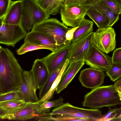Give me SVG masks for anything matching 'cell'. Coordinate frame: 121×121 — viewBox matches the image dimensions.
<instances>
[{"label": "cell", "instance_id": "1", "mask_svg": "<svg viewBox=\"0 0 121 121\" xmlns=\"http://www.w3.org/2000/svg\"><path fill=\"white\" fill-rule=\"evenodd\" d=\"M23 70L13 54L0 47V95L19 90Z\"/></svg>", "mask_w": 121, "mask_h": 121}, {"label": "cell", "instance_id": "2", "mask_svg": "<svg viewBox=\"0 0 121 121\" xmlns=\"http://www.w3.org/2000/svg\"><path fill=\"white\" fill-rule=\"evenodd\" d=\"M82 104L84 107L98 109L121 104V100L117 88L112 85L93 89L85 95Z\"/></svg>", "mask_w": 121, "mask_h": 121}, {"label": "cell", "instance_id": "3", "mask_svg": "<svg viewBox=\"0 0 121 121\" xmlns=\"http://www.w3.org/2000/svg\"><path fill=\"white\" fill-rule=\"evenodd\" d=\"M69 29L56 18H52L34 24L31 31H38L44 34L59 46L67 41L66 35Z\"/></svg>", "mask_w": 121, "mask_h": 121}, {"label": "cell", "instance_id": "4", "mask_svg": "<svg viewBox=\"0 0 121 121\" xmlns=\"http://www.w3.org/2000/svg\"><path fill=\"white\" fill-rule=\"evenodd\" d=\"M52 116H58L77 119H86L89 121H101L103 118L98 109H86L74 106L67 103L55 108L50 113Z\"/></svg>", "mask_w": 121, "mask_h": 121}, {"label": "cell", "instance_id": "5", "mask_svg": "<svg viewBox=\"0 0 121 121\" xmlns=\"http://www.w3.org/2000/svg\"><path fill=\"white\" fill-rule=\"evenodd\" d=\"M91 7L81 5L63 6L60 13L62 23L67 26L77 27L85 19L87 10Z\"/></svg>", "mask_w": 121, "mask_h": 121}, {"label": "cell", "instance_id": "6", "mask_svg": "<svg viewBox=\"0 0 121 121\" xmlns=\"http://www.w3.org/2000/svg\"><path fill=\"white\" fill-rule=\"evenodd\" d=\"M116 34L111 27L98 29L93 32L92 43L98 49L108 54L115 48Z\"/></svg>", "mask_w": 121, "mask_h": 121}, {"label": "cell", "instance_id": "7", "mask_svg": "<svg viewBox=\"0 0 121 121\" xmlns=\"http://www.w3.org/2000/svg\"><path fill=\"white\" fill-rule=\"evenodd\" d=\"M84 60L91 67L106 72L112 64V57L98 49L93 43L84 57Z\"/></svg>", "mask_w": 121, "mask_h": 121}, {"label": "cell", "instance_id": "8", "mask_svg": "<svg viewBox=\"0 0 121 121\" xmlns=\"http://www.w3.org/2000/svg\"><path fill=\"white\" fill-rule=\"evenodd\" d=\"M26 34L21 25L6 24L0 21V44L14 47Z\"/></svg>", "mask_w": 121, "mask_h": 121}, {"label": "cell", "instance_id": "9", "mask_svg": "<svg viewBox=\"0 0 121 121\" xmlns=\"http://www.w3.org/2000/svg\"><path fill=\"white\" fill-rule=\"evenodd\" d=\"M71 43V40H67L52 53L40 59L46 66L49 74L64 62L69 59Z\"/></svg>", "mask_w": 121, "mask_h": 121}, {"label": "cell", "instance_id": "10", "mask_svg": "<svg viewBox=\"0 0 121 121\" xmlns=\"http://www.w3.org/2000/svg\"><path fill=\"white\" fill-rule=\"evenodd\" d=\"M22 81L19 91L23 96L24 101L27 103H37L39 99L36 91L37 86L31 71L23 70Z\"/></svg>", "mask_w": 121, "mask_h": 121}, {"label": "cell", "instance_id": "11", "mask_svg": "<svg viewBox=\"0 0 121 121\" xmlns=\"http://www.w3.org/2000/svg\"><path fill=\"white\" fill-rule=\"evenodd\" d=\"M105 76L104 71L91 67L81 71L79 80L83 87L93 89L101 85Z\"/></svg>", "mask_w": 121, "mask_h": 121}, {"label": "cell", "instance_id": "12", "mask_svg": "<svg viewBox=\"0 0 121 121\" xmlns=\"http://www.w3.org/2000/svg\"><path fill=\"white\" fill-rule=\"evenodd\" d=\"M40 108V104L37 103H28L24 107L14 114L6 115L1 119L16 121H25L36 118L46 114Z\"/></svg>", "mask_w": 121, "mask_h": 121}, {"label": "cell", "instance_id": "13", "mask_svg": "<svg viewBox=\"0 0 121 121\" xmlns=\"http://www.w3.org/2000/svg\"><path fill=\"white\" fill-rule=\"evenodd\" d=\"M85 63L83 57H78L70 61L69 66L63 73L56 88L55 91L56 93H59L67 87Z\"/></svg>", "mask_w": 121, "mask_h": 121}, {"label": "cell", "instance_id": "14", "mask_svg": "<svg viewBox=\"0 0 121 121\" xmlns=\"http://www.w3.org/2000/svg\"><path fill=\"white\" fill-rule=\"evenodd\" d=\"M93 32L71 43L69 60L72 61L78 57H83L92 43Z\"/></svg>", "mask_w": 121, "mask_h": 121}, {"label": "cell", "instance_id": "15", "mask_svg": "<svg viewBox=\"0 0 121 121\" xmlns=\"http://www.w3.org/2000/svg\"><path fill=\"white\" fill-rule=\"evenodd\" d=\"M25 41L44 47L52 52L59 46L54 41L45 34L36 31H31L28 33L25 37L24 41Z\"/></svg>", "mask_w": 121, "mask_h": 121}, {"label": "cell", "instance_id": "16", "mask_svg": "<svg viewBox=\"0 0 121 121\" xmlns=\"http://www.w3.org/2000/svg\"><path fill=\"white\" fill-rule=\"evenodd\" d=\"M22 9V0L12 1L6 14L0 20L6 24L20 25Z\"/></svg>", "mask_w": 121, "mask_h": 121}, {"label": "cell", "instance_id": "17", "mask_svg": "<svg viewBox=\"0 0 121 121\" xmlns=\"http://www.w3.org/2000/svg\"><path fill=\"white\" fill-rule=\"evenodd\" d=\"M31 71L37 88L40 91L49 75L48 69L45 64L40 59H38L34 62Z\"/></svg>", "mask_w": 121, "mask_h": 121}, {"label": "cell", "instance_id": "18", "mask_svg": "<svg viewBox=\"0 0 121 121\" xmlns=\"http://www.w3.org/2000/svg\"><path fill=\"white\" fill-rule=\"evenodd\" d=\"M32 17L34 24L49 18L50 16L37 3L35 0H22Z\"/></svg>", "mask_w": 121, "mask_h": 121}, {"label": "cell", "instance_id": "19", "mask_svg": "<svg viewBox=\"0 0 121 121\" xmlns=\"http://www.w3.org/2000/svg\"><path fill=\"white\" fill-rule=\"evenodd\" d=\"M28 103L21 100H12L0 102V118L7 114L14 113Z\"/></svg>", "mask_w": 121, "mask_h": 121}, {"label": "cell", "instance_id": "20", "mask_svg": "<svg viewBox=\"0 0 121 121\" xmlns=\"http://www.w3.org/2000/svg\"><path fill=\"white\" fill-rule=\"evenodd\" d=\"M86 14L95 22L98 29H101L109 27L108 18L92 6L87 10Z\"/></svg>", "mask_w": 121, "mask_h": 121}, {"label": "cell", "instance_id": "21", "mask_svg": "<svg viewBox=\"0 0 121 121\" xmlns=\"http://www.w3.org/2000/svg\"><path fill=\"white\" fill-rule=\"evenodd\" d=\"M93 22L84 19L76 27L73 34L71 42H73L93 32Z\"/></svg>", "mask_w": 121, "mask_h": 121}, {"label": "cell", "instance_id": "22", "mask_svg": "<svg viewBox=\"0 0 121 121\" xmlns=\"http://www.w3.org/2000/svg\"><path fill=\"white\" fill-rule=\"evenodd\" d=\"M66 61L64 62L49 74L46 82L41 90L39 91V100L43 97L48 92L53 82L62 70Z\"/></svg>", "mask_w": 121, "mask_h": 121}, {"label": "cell", "instance_id": "23", "mask_svg": "<svg viewBox=\"0 0 121 121\" xmlns=\"http://www.w3.org/2000/svg\"><path fill=\"white\" fill-rule=\"evenodd\" d=\"M92 7L106 16L109 21V26L111 27L119 19V15L114 13L104 3L99 1Z\"/></svg>", "mask_w": 121, "mask_h": 121}, {"label": "cell", "instance_id": "24", "mask_svg": "<svg viewBox=\"0 0 121 121\" xmlns=\"http://www.w3.org/2000/svg\"><path fill=\"white\" fill-rule=\"evenodd\" d=\"M69 59L67 60L64 67L58 76L53 82L48 92L36 103L41 104L45 102L49 101L53 98L54 92L60 81L62 75L69 66Z\"/></svg>", "mask_w": 121, "mask_h": 121}, {"label": "cell", "instance_id": "25", "mask_svg": "<svg viewBox=\"0 0 121 121\" xmlns=\"http://www.w3.org/2000/svg\"><path fill=\"white\" fill-rule=\"evenodd\" d=\"M22 5L20 25L27 34L32 28L34 23L32 17L27 9L22 4Z\"/></svg>", "mask_w": 121, "mask_h": 121}, {"label": "cell", "instance_id": "26", "mask_svg": "<svg viewBox=\"0 0 121 121\" xmlns=\"http://www.w3.org/2000/svg\"><path fill=\"white\" fill-rule=\"evenodd\" d=\"M42 49H48L47 48L44 47L25 41H24V43L17 50L16 52L18 55H21L29 52Z\"/></svg>", "mask_w": 121, "mask_h": 121}, {"label": "cell", "instance_id": "27", "mask_svg": "<svg viewBox=\"0 0 121 121\" xmlns=\"http://www.w3.org/2000/svg\"><path fill=\"white\" fill-rule=\"evenodd\" d=\"M106 73L111 81H116L121 77V63L112 64Z\"/></svg>", "mask_w": 121, "mask_h": 121}, {"label": "cell", "instance_id": "28", "mask_svg": "<svg viewBox=\"0 0 121 121\" xmlns=\"http://www.w3.org/2000/svg\"><path fill=\"white\" fill-rule=\"evenodd\" d=\"M63 101V99L61 97H60L58 99L47 101L40 104V108L44 112H50L49 109L50 108L61 106L64 104Z\"/></svg>", "mask_w": 121, "mask_h": 121}, {"label": "cell", "instance_id": "29", "mask_svg": "<svg viewBox=\"0 0 121 121\" xmlns=\"http://www.w3.org/2000/svg\"><path fill=\"white\" fill-rule=\"evenodd\" d=\"M65 1V0H52L46 12L49 15H56L64 5Z\"/></svg>", "mask_w": 121, "mask_h": 121}, {"label": "cell", "instance_id": "30", "mask_svg": "<svg viewBox=\"0 0 121 121\" xmlns=\"http://www.w3.org/2000/svg\"><path fill=\"white\" fill-rule=\"evenodd\" d=\"M12 100L24 101L23 96L19 91L0 95V102Z\"/></svg>", "mask_w": 121, "mask_h": 121}, {"label": "cell", "instance_id": "31", "mask_svg": "<svg viewBox=\"0 0 121 121\" xmlns=\"http://www.w3.org/2000/svg\"><path fill=\"white\" fill-rule=\"evenodd\" d=\"M109 7L115 14H121V0H100Z\"/></svg>", "mask_w": 121, "mask_h": 121}, {"label": "cell", "instance_id": "32", "mask_svg": "<svg viewBox=\"0 0 121 121\" xmlns=\"http://www.w3.org/2000/svg\"><path fill=\"white\" fill-rule=\"evenodd\" d=\"M111 107H108L109 111L106 114L103 115V118L101 121H115L116 118L119 117L121 112L120 108H112Z\"/></svg>", "mask_w": 121, "mask_h": 121}, {"label": "cell", "instance_id": "33", "mask_svg": "<svg viewBox=\"0 0 121 121\" xmlns=\"http://www.w3.org/2000/svg\"><path fill=\"white\" fill-rule=\"evenodd\" d=\"M100 0H65V5L66 6L81 5L92 6Z\"/></svg>", "mask_w": 121, "mask_h": 121}, {"label": "cell", "instance_id": "34", "mask_svg": "<svg viewBox=\"0 0 121 121\" xmlns=\"http://www.w3.org/2000/svg\"><path fill=\"white\" fill-rule=\"evenodd\" d=\"M12 1L0 0V19H2L7 12Z\"/></svg>", "mask_w": 121, "mask_h": 121}, {"label": "cell", "instance_id": "35", "mask_svg": "<svg viewBox=\"0 0 121 121\" xmlns=\"http://www.w3.org/2000/svg\"><path fill=\"white\" fill-rule=\"evenodd\" d=\"M112 64L121 63V48L116 49L112 57Z\"/></svg>", "mask_w": 121, "mask_h": 121}, {"label": "cell", "instance_id": "36", "mask_svg": "<svg viewBox=\"0 0 121 121\" xmlns=\"http://www.w3.org/2000/svg\"><path fill=\"white\" fill-rule=\"evenodd\" d=\"M37 3L46 12L52 0H35Z\"/></svg>", "mask_w": 121, "mask_h": 121}, {"label": "cell", "instance_id": "37", "mask_svg": "<svg viewBox=\"0 0 121 121\" xmlns=\"http://www.w3.org/2000/svg\"><path fill=\"white\" fill-rule=\"evenodd\" d=\"M76 27L69 28L67 32L66 35V37L67 40H71L72 39L73 33Z\"/></svg>", "mask_w": 121, "mask_h": 121}, {"label": "cell", "instance_id": "38", "mask_svg": "<svg viewBox=\"0 0 121 121\" xmlns=\"http://www.w3.org/2000/svg\"><path fill=\"white\" fill-rule=\"evenodd\" d=\"M114 85L117 88L121 87V77L115 81Z\"/></svg>", "mask_w": 121, "mask_h": 121}, {"label": "cell", "instance_id": "39", "mask_svg": "<svg viewBox=\"0 0 121 121\" xmlns=\"http://www.w3.org/2000/svg\"><path fill=\"white\" fill-rule=\"evenodd\" d=\"M118 92H121V87L117 88Z\"/></svg>", "mask_w": 121, "mask_h": 121}, {"label": "cell", "instance_id": "40", "mask_svg": "<svg viewBox=\"0 0 121 121\" xmlns=\"http://www.w3.org/2000/svg\"><path fill=\"white\" fill-rule=\"evenodd\" d=\"M119 95L120 98V99L121 100V92H119Z\"/></svg>", "mask_w": 121, "mask_h": 121}, {"label": "cell", "instance_id": "41", "mask_svg": "<svg viewBox=\"0 0 121 121\" xmlns=\"http://www.w3.org/2000/svg\"><path fill=\"white\" fill-rule=\"evenodd\" d=\"M121 110V107L120 108ZM119 117H121V113L120 114V115L119 116Z\"/></svg>", "mask_w": 121, "mask_h": 121}, {"label": "cell", "instance_id": "42", "mask_svg": "<svg viewBox=\"0 0 121 121\" xmlns=\"http://www.w3.org/2000/svg\"><path fill=\"white\" fill-rule=\"evenodd\" d=\"M50 114V113L49 114ZM38 117V118H36V120H37V118Z\"/></svg>", "mask_w": 121, "mask_h": 121}, {"label": "cell", "instance_id": "43", "mask_svg": "<svg viewBox=\"0 0 121 121\" xmlns=\"http://www.w3.org/2000/svg\"><path fill=\"white\" fill-rule=\"evenodd\" d=\"M50 113H50H49V114H49ZM46 115H47V114H46ZM42 116H43V115H42ZM37 118H38V117H37ZM36 118H35V120H36Z\"/></svg>", "mask_w": 121, "mask_h": 121}]
</instances>
